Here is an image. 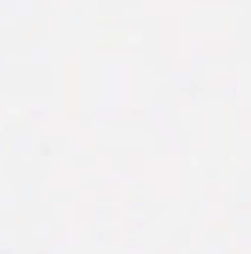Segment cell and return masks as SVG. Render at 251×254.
Returning a JSON list of instances; mask_svg holds the SVG:
<instances>
[]
</instances>
